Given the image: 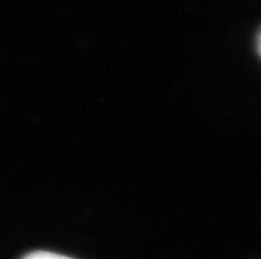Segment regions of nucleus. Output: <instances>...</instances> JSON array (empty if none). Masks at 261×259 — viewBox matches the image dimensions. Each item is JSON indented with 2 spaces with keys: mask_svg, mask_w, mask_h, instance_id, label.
Listing matches in <instances>:
<instances>
[{
  "mask_svg": "<svg viewBox=\"0 0 261 259\" xmlns=\"http://www.w3.org/2000/svg\"><path fill=\"white\" fill-rule=\"evenodd\" d=\"M23 259H74V257L63 256L58 253H50V251H33V253L27 254Z\"/></svg>",
  "mask_w": 261,
  "mask_h": 259,
  "instance_id": "nucleus-1",
  "label": "nucleus"
},
{
  "mask_svg": "<svg viewBox=\"0 0 261 259\" xmlns=\"http://www.w3.org/2000/svg\"><path fill=\"white\" fill-rule=\"evenodd\" d=\"M256 49H258V53H259V56H261V32H259V35H258V39H256Z\"/></svg>",
  "mask_w": 261,
  "mask_h": 259,
  "instance_id": "nucleus-2",
  "label": "nucleus"
}]
</instances>
